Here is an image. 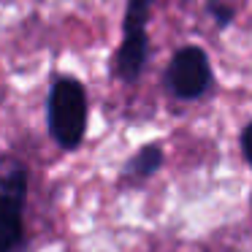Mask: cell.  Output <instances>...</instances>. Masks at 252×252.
<instances>
[{
  "label": "cell",
  "mask_w": 252,
  "mask_h": 252,
  "mask_svg": "<svg viewBox=\"0 0 252 252\" xmlns=\"http://www.w3.org/2000/svg\"><path fill=\"white\" fill-rule=\"evenodd\" d=\"M206 14L214 19V25H217L220 30L230 28V25L236 22V8L228 0H206Z\"/></svg>",
  "instance_id": "obj_6"
},
{
  "label": "cell",
  "mask_w": 252,
  "mask_h": 252,
  "mask_svg": "<svg viewBox=\"0 0 252 252\" xmlns=\"http://www.w3.org/2000/svg\"><path fill=\"white\" fill-rule=\"evenodd\" d=\"M158 0H125V17H122V38L111 60V73L122 84H136L144 76L152 57L149 44V19Z\"/></svg>",
  "instance_id": "obj_2"
},
{
  "label": "cell",
  "mask_w": 252,
  "mask_h": 252,
  "mask_svg": "<svg viewBox=\"0 0 252 252\" xmlns=\"http://www.w3.org/2000/svg\"><path fill=\"white\" fill-rule=\"evenodd\" d=\"M165 152L160 144H144L130 155V160L122 168V182H147L163 168Z\"/></svg>",
  "instance_id": "obj_5"
},
{
  "label": "cell",
  "mask_w": 252,
  "mask_h": 252,
  "mask_svg": "<svg viewBox=\"0 0 252 252\" xmlns=\"http://www.w3.org/2000/svg\"><path fill=\"white\" fill-rule=\"evenodd\" d=\"M90 125V98L87 87L76 76L52 79L49 93H46V127L49 138L63 152H76L84 144Z\"/></svg>",
  "instance_id": "obj_1"
},
{
  "label": "cell",
  "mask_w": 252,
  "mask_h": 252,
  "mask_svg": "<svg viewBox=\"0 0 252 252\" xmlns=\"http://www.w3.org/2000/svg\"><path fill=\"white\" fill-rule=\"evenodd\" d=\"M250 130H252V122H247L241 127V158H244V163H250Z\"/></svg>",
  "instance_id": "obj_7"
},
{
  "label": "cell",
  "mask_w": 252,
  "mask_h": 252,
  "mask_svg": "<svg viewBox=\"0 0 252 252\" xmlns=\"http://www.w3.org/2000/svg\"><path fill=\"white\" fill-rule=\"evenodd\" d=\"M163 84L168 90V95H174L176 100H185V103L203 100L217 84L209 52L201 44L179 46L168 60Z\"/></svg>",
  "instance_id": "obj_3"
},
{
  "label": "cell",
  "mask_w": 252,
  "mask_h": 252,
  "mask_svg": "<svg viewBox=\"0 0 252 252\" xmlns=\"http://www.w3.org/2000/svg\"><path fill=\"white\" fill-rule=\"evenodd\" d=\"M28 168L19 160L0 163V252H14L25 239Z\"/></svg>",
  "instance_id": "obj_4"
}]
</instances>
